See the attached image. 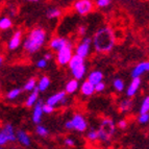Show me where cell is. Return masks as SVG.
I'll return each instance as SVG.
<instances>
[{
  "instance_id": "cell-41",
  "label": "cell",
  "mask_w": 149,
  "mask_h": 149,
  "mask_svg": "<svg viewBox=\"0 0 149 149\" xmlns=\"http://www.w3.org/2000/svg\"><path fill=\"white\" fill-rule=\"evenodd\" d=\"M2 63H3V56L2 55H0V66L2 65Z\"/></svg>"
},
{
  "instance_id": "cell-36",
  "label": "cell",
  "mask_w": 149,
  "mask_h": 149,
  "mask_svg": "<svg viewBox=\"0 0 149 149\" xmlns=\"http://www.w3.org/2000/svg\"><path fill=\"white\" fill-rule=\"evenodd\" d=\"M64 143H65V145L68 146V147H74L75 146V141L72 139V138H70V137L66 138L65 141H64Z\"/></svg>"
},
{
  "instance_id": "cell-17",
  "label": "cell",
  "mask_w": 149,
  "mask_h": 149,
  "mask_svg": "<svg viewBox=\"0 0 149 149\" xmlns=\"http://www.w3.org/2000/svg\"><path fill=\"white\" fill-rule=\"evenodd\" d=\"M70 71H71V73H72L73 77H74L75 79L79 80L85 77L86 72H87V67H86V64H84V65L78 66V67L73 68V69H71Z\"/></svg>"
},
{
  "instance_id": "cell-29",
  "label": "cell",
  "mask_w": 149,
  "mask_h": 149,
  "mask_svg": "<svg viewBox=\"0 0 149 149\" xmlns=\"http://www.w3.org/2000/svg\"><path fill=\"white\" fill-rule=\"evenodd\" d=\"M113 87L115 88V90H116L117 92H122L125 88V84L121 78H116V79L113 81Z\"/></svg>"
},
{
  "instance_id": "cell-5",
  "label": "cell",
  "mask_w": 149,
  "mask_h": 149,
  "mask_svg": "<svg viewBox=\"0 0 149 149\" xmlns=\"http://www.w3.org/2000/svg\"><path fill=\"white\" fill-rule=\"evenodd\" d=\"M73 54H74L73 44L69 40L67 42V44L65 45V46H63L60 50L56 51V58L55 60H56V63L60 66H67Z\"/></svg>"
},
{
  "instance_id": "cell-22",
  "label": "cell",
  "mask_w": 149,
  "mask_h": 149,
  "mask_svg": "<svg viewBox=\"0 0 149 149\" xmlns=\"http://www.w3.org/2000/svg\"><path fill=\"white\" fill-rule=\"evenodd\" d=\"M84 64H85V58H82V57L78 56V55H76L74 53V54L72 55V57H71V60L68 63V66H69V69L71 70V69H73V68L78 67V66L84 65Z\"/></svg>"
},
{
  "instance_id": "cell-20",
  "label": "cell",
  "mask_w": 149,
  "mask_h": 149,
  "mask_svg": "<svg viewBox=\"0 0 149 149\" xmlns=\"http://www.w3.org/2000/svg\"><path fill=\"white\" fill-rule=\"evenodd\" d=\"M38 100H39V90L36 88L33 91H31L29 96L27 97V99L25 101V105L27 107H32L36 104V102H37Z\"/></svg>"
},
{
  "instance_id": "cell-8",
  "label": "cell",
  "mask_w": 149,
  "mask_h": 149,
  "mask_svg": "<svg viewBox=\"0 0 149 149\" xmlns=\"http://www.w3.org/2000/svg\"><path fill=\"white\" fill-rule=\"evenodd\" d=\"M74 10L81 16L88 15L93 10V2L91 0H77L74 3Z\"/></svg>"
},
{
  "instance_id": "cell-43",
  "label": "cell",
  "mask_w": 149,
  "mask_h": 149,
  "mask_svg": "<svg viewBox=\"0 0 149 149\" xmlns=\"http://www.w3.org/2000/svg\"><path fill=\"white\" fill-rule=\"evenodd\" d=\"M0 149H4V147H3V146H0Z\"/></svg>"
},
{
  "instance_id": "cell-15",
  "label": "cell",
  "mask_w": 149,
  "mask_h": 149,
  "mask_svg": "<svg viewBox=\"0 0 149 149\" xmlns=\"http://www.w3.org/2000/svg\"><path fill=\"white\" fill-rule=\"evenodd\" d=\"M16 140H17L21 145L23 146L27 147L31 144V139H30L29 134L25 130H22V129H19L18 132H16Z\"/></svg>"
},
{
  "instance_id": "cell-23",
  "label": "cell",
  "mask_w": 149,
  "mask_h": 149,
  "mask_svg": "<svg viewBox=\"0 0 149 149\" xmlns=\"http://www.w3.org/2000/svg\"><path fill=\"white\" fill-rule=\"evenodd\" d=\"M132 109V101L130 99H124L119 103V109L122 113H127Z\"/></svg>"
},
{
  "instance_id": "cell-30",
  "label": "cell",
  "mask_w": 149,
  "mask_h": 149,
  "mask_svg": "<svg viewBox=\"0 0 149 149\" xmlns=\"http://www.w3.org/2000/svg\"><path fill=\"white\" fill-rule=\"evenodd\" d=\"M149 112V97L146 96L144 100L142 101V104L140 107V114H146Z\"/></svg>"
},
{
  "instance_id": "cell-12",
  "label": "cell",
  "mask_w": 149,
  "mask_h": 149,
  "mask_svg": "<svg viewBox=\"0 0 149 149\" xmlns=\"http://www.w3.org/2000/svg\"><path fill=\"white\" fill-rule=\"evenodd\" d=\"M141 82H142V80L140 77H134L132 82L129 84L128 88H127L126 96L129 97V98H132V97H134V95L137 94L140 87H141Z\"/></svg>"
},
{
  "instance_id": "cell-18",
  "label": "cell",
  "mask_w": 149,
  "mask_h": 149,
  "mask_svg": "<svg viewBox=\"0 0 149 149\" xmlns=\"http://www.w3.org/2000/svg\"><path fill=\"white\" fill-rule=\"evenodd\" d=\"M80 92H81L82 95H85V96H92L95 92L94 85H92L88 80H85L81 84V86H80Z\"/></svg>"
},
{
  "instance_id": "cell-39",
  "label": "cell",
  "mask_w": 149,
  "mask_h": 149,
  "mask_svg": "<svg viewBox=\"0 0 149 149\" xmlns=\"http://www.w3.org/2000/svg\"><path fill=\"white\" fill-rule=\"evenodd\" d=\"M117 126L121 129H125L127 127V121L125 119L119 120V122L117 123Z\"/></svg>"
},
{
  "instance_id": "cell-44",
  "label": "cell",
  "mask_w": 149,
  "mask_h": 149,
  "mask_svg": "<svg viewBox=\"0 0 149 149\" xmlns=\"http://www.w3.org/2000/svg\"><path fill=\"white\" fill-rule=\"evenodd\" d=\"M10 149H17L16 147H12V148H10Z\"/></svg>"
},
{
  "instance_id": "cell-37",
  "label": "cell",
  "mask_w": 149,
  "mask_h": 149,
  "mask_svg": "<svg viewBox=\"0 0 149 149\" xmlns=\"http://www.w3.org/2000/svg\"><path fill=\"white\" fill-rule=\"evenodd\" d=\"M46 66H47V61L44 60V58H41L37 62V67L39 69H44Z\"/></svg>"
},
{
  "instance_id": "cell-24",
  "label": "cell",
  "mask_w": 149,
  "mask_h": 149,
  "mask_svg": "<svg viewBox=\"0 0 149 149\" xmlns=\"http://www.w3.org/2000/svg\"><path fill=\"white\" fill-rule=\"evenodd\" d=\"M13 26V21L8 17L0 18V29L1 30H8Z\"/></svg>"
},
{
  "instance_id": "cell-16",
  "label": "cell",
  "mask_w": 149,
  "mask_h": 149,
  "mask_svg": "<svg viewBox=\"0 0 149 149\" xmlns=\"http://www.w3.org/2000/svg\"><path fill=\"white\" fill-rule=\"evenodd\" d=\"M88 81H90L92 85H96L98 82L103 81V73L99 70H94L88 75Z\"/></svg>"
},
{
  "instance_id": "cell-21",
  "label": "cell",
  "mask_w": 149,
  "mask_h": 149,
  "mask_svg": "<svg viewBox=\"0 0 149 149\" xmlns=\"http://www.w3.org/2000/svg\"><path fill=\"white\" fill-rule=\"evenodd\" d=\"M78 88H79V82H78L77 79L73 78V79L69 80L67 82L66 88H65V92L67 93V94H74Z\"/></svg>"
},
{
  "instance_id": "cell-28",
  "label": "cell",
  "mask_w": 149,
  "mask_h": 149,
  "mask_svg": "<svg viewBox=\"0 0 149 149\" xmlns=\"http://www.w3.org/2000/svg\"><path fill=\"white\" fill-rule=\"evenodd\" d=\"M36 134H37L39 137L46 138L48 134H49V132H48V129L45 126L40 125V124H37V126H36Z\"/></svg>"
},
{
  "instance_id": "cell-1",
  "label": "cell",
  "mask_w": 149,
  "mask_h": 149,
  "mask_svg": "<svg viewBox=\"0 0 149 149\" xmlns=\"http://www.w3.org/2000/svg\"><path fill=\"white\" fill-rule=\"evenodd\" d=\"M116 44L114 30L109 26H103L95 32L92 39V45L97 53L105 54L111 52Z\"/></svg>"
},
{
  "instance_id": "cell-19",
  "label": "cell",
  "mask_w": 149,
  "mask_h": 149,
  "mask_svg": "<svg viewBox=\"0 0 149 149\" xmlns=\"http://www.w3.org/2000/svg\"><path fill=\"white\" fill-rule=\"evenodd\" d=\"M50 84H51V80L48 76L44 75L39 79V81H37V89L39 90V92H44L49 88Z\"/></svg>"
},
{
  "instance_id": "cell-38",
  "label": "cell",
  "mask_w": 149,
  "mask_h": 149,
  "mask_svg": "<svg viewBox=\"0 0 149 149\" xmlns=\"http://www.w3.org/2000/svg\"><path fill=\"white\" fill-rule=\"evenodd\" d=\"M77 31H78V35L79 36L85 37L86 33H87V27H86L85 25H80L79 27H78V29H77Z\"/></svg>"
},
{
  "instance_id": "cell-33",
  "label": "cell",
  "mask_w": 149,
  "mask_h": 149,
  "mask_svg": "<svg viewBox=\"0 0 149 149\" xmlns=\"http://www.w3.org/2000/svg\"><path fill=\"white\" fill-rule=\"evenodd\" d=\"M43 113H45V114H52L53 112H54V107H51V105L47 104V103H43Z\"/></svg>"
},
{
  "instance_id": "cell-4",
  "label": "cell",
  "mask_w": 149,
  "mask_h": 149,
  "mask_svg": "<svg viewBox=\"0 0 149 149\" xmlns=\"http://www.w3.org/2000/svg\"><path fill=\"white\" fill-rule=\"evenodd\" d=\"M65 128L68 130H76L84 132L88 128V122L81 114H74L71 120H68L65 123Z\"/></svg>"
},
{
  "instance_id": "cell-42",
  "label": "cell",
  "mask_w": 149,
  "mask_h": 149,
  "mask_svg": "<svg viewBox=\"0 0 149 149\" xmlns=\"http://www.w3.org/2000/svg\"><path fill=\"white\" fill-rule=\"evenodd\" d=\"M26 1H28V2H39L40 0H26Z\"/></svg>"
},
{
  "instance_id": "cell-13",
  "label": "cell",
  "mask_w": 149,
  "mask_h": 149,
  "mask_svg": "<svg viewBox=\"0 0 149 149\" xmlns=\"http://www.w3.org/2000/svg\"><path fill=\"white\" fill-rule=\"evenodd\" d=\"M68 41L69 40L64 37H54L49 41V48L51 50L57 51V50H60L63 46H65V45L67 44Z\"/></svg>"
},
{
  "instance_id": "cell-32",
  "label": "cell",
  "mask_w": 149,
  "mask_h": 149,
  "mask_svg": "<svg viewBox=\"0 0 149 149\" xmlns=\"http://www.w3.org/2000/svg\"><path fill=\"white\" fill-rule=\"evenodd\" d=\"M138 121H139L140 124L142 125H145L148 123L149 121V115L148 113H146V114H140V116L138 117Z\"/></svg>"
},
{
  "instance_id": "cell-27",
  "label": "cell",
  "mask_w": 149,
  "mask_h": 149,
  "mask_svg": "<svg viewBox=\"0 0 149 149\" xmlns=\"http://www.w3.org/2000/svg\"><path fill=\"white\" fill-rule=\"evenodd\" d=\"M21 92H22V90H21L20 88H16V89H13V90H10V92H8L6 97H8V100H15L20 96Z\"/></svg>"
},
{
  "instance_id": "cell-6",
  "label": "cell",
  "mask_w": 149,
  "mask_h": 149,
  "mask_svg": "<svg viewBox=\"0 0 149 149\" xmlns=\"http://www.w3.org/2000/svg\"><path fill=\"white\" fill-rule=\"evenodd\" d=\"M17 141L16 140V132L12 124L8 123L0 129V146L4 147L8 143Z\"/></svg>"
},
{
  "instance_id": "cell-3",
  "label": "cell",
  "mask_w": 149,
  "mask_h": 149,
  "mask_svg": "<svg viewBox=\"0 0 149 149\" xmlns=\"http://www.w3.org/2000/svg\"><path fill=\"white\" fill-rule=\"evenodd\" d=\"M96 130L98 134V141L107 143L114 137V134L116 132V124L114 120L111 118H103L100 122L98 129Z\"/></svg>"
},
{
  "instance_id": "cell-14",
  "label": "cell",
  "mask_w": 149,
  "mask_h": 149,
  "mask_svg": "<svg viewBox=\"0 0 149 149\" xmlns=\"http://www.w3.org/2000/svg\"><path fill=\"white\" fill-rule=\"evenodd\" d=\"M149 70V63L147 61L145 62H141L132 69V76L134 77H141V75H143L144 73H146Z\"/></svg>"
},
{
  "instance_id": "cell-34",
  "label": "cell",
  "mask_w": 149,
  "mask_h": 149,
  "mask_svg": "<svg viewBox=\"0 0 149 149\" xmlns=\"http://www.w3.org/2000/svg\"><path fill=\"white\" fill-rule=\"evenodd\" d=\"M96 4L100 8H107L111 4V0H96Z\"/></svg>"
},
{
  "instance_id": "cell-2",
  "label": "cell",
  "mask_w": 149,
  "mask_h": 149,
  "mask_svg": "<svg viewBox=\"0 0 149 149\" xmlns=\"http://www.w3.org/2000/svg\"><path fill=\"white\" fill-rule=\"evenodd\" d=\"M47 39L46 30L41 27H35L28 32L23 42V49L28 54H35L44 46Z\"/></svg>"
},
{
  "instance_id": "cell-10",
  "label": "cell",
  "mask_w": 149,
  "mask_h": 149,
  "mask_svg": "<svg viewBox=\"0 0 149 149\" xmlns=\"http://www.w3.org/2000/svg\"><path fill=\"white\" fill-rule=\"evenodd\" d=\"M22 42H23L22 30H20V29L16 30V31L13 33L12 38H10V41H8V50H10V51L16 50L17 48H19V46H20L21 44H22Z\"/></svg>"
},
{
  "instance_id": "cell-7",
  "label": "cell",
  "mask_w": 149,
  "mask_h": 149,
  "mask_svg": "<svg viewBox=\"0 0 149 149\" xmlns=\"http://www.w3.org/2000/svg\"><path fill=\"white\" fill-rule=\"evenodd\" d=\"M91 48H92V38L84 37L75 48V54L82 58H87L91 53Z\"/></svg>"
},
{
  "instance_id": "cell-31",
  "label": "cell",
  "mask_w": 149,
  "mask_h": 149,
  "mask_svg": "<svg viewBox=\"0 0 149 149\" xmlns=\"http://www.w3.org/2000/svg\"><path fill=\"white\" fill-rule=\"evenodd\" d=\"M87 139L91 142L98 141V134H97L96 129H91L87 132Z\"/></svg>"
},
{
  "instance_id": "cell-40",
  "label": "cell",
  "mask_w": 149,
  "mask_h": 149,
  "mask_svg": "<svg viewBox=\"0 0 149 149\" xmlns=\"http://www.w3.org/2000/svg\"><path fill=\"white\" fill-rule=\"evenodd\" d=\"M52 58V54L50 52H47V53H45V55H44V60H46L48 62V61H50Z\"/></svg>"
},
{
  "instance_id": "cell-9",
  "label": "cell",
  "mask_w": 149,
  "mask_h": 149,
  "mask_svg": "<svg viewBox=\"0 0 149 149\" xmlns=\"http://www.w3.org/2000/svg\"><path fill=\"white\" fill-rule=\"evenodd\" d=\"M66 102H67V93L65 91L55 93L46 100V103L53 107H55L56 105H64Z\"/></svg>"
},
{
  "instance_id": "cell-25",
  "label": "cell",
  "mask_w": 149,
  "mask_h": 149,
  "mask_svg": "<svg viewBox=\"0 0 149 149\" xmlns=\"http://www.w3.org/2000/svg\"><path fill=\"white\" fill-rule=\"evenodd\" d=\"M61 15H62V10L57 8H51L46 12V17L48 19H56V18H60Z\"/></svg>"
},
{
  "instance_id": "cell-35",
  "label": "cell",
  "mask_w": 149,
  "mask_h": 149,
  "mask_svg": "<svg viewBox=\"0 0 149 149\" xmlns=\"http://www.w3.org/2000/svg\"><path fill=\"white\" fill-rule=\"evenodd\" d=\"M94 89H95V92H97V93L103 92L105 90V84L103 81L98 82V84H96V85L94 86Z\"/></svg>"
},
{
  "instance_id": "cell-11",
  "label": "cell",
  "mask_w": 149,
  "mask_h": 149,
  "mask_svg": "<svg viewBox=\"0 0 149 149\" xmlns=\"http://www.w3.org/2000/svg\"><path fill=\"white\" fill-rule=\"evenodd\" d=\"M43 101L42 100H38L36 102V104L33 105V111H32V121L35 124H40L41 121H42L43 117Z\"/></svg>"
},
{
  "instance_id": "cell-26",
  "label": "cell",
  "mask_w": 149,
  "mask_h": 149,
  "mask_svg": "<svg viewBox=\"0 0 149 149\" xmlns=\"http://www.w3.org/2000/svg\"><path fill=\"white\" fill-rule=\"evenodd\" d=\"M36 88H37V80H36V78L31 77V78H29L27 81L25 82L23 89H24V91H26V92H31Z\"/></svg>"
}]
</instances>
